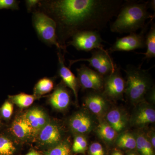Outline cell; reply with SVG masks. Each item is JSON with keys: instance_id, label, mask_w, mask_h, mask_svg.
<instances>
[{"instance_id": "6da1fadb", "label": "cell", "mask_w": 155, "mask_h": 155, "mask_svg": "<svg viewBox=\"0 0 155 155\" xmlns=\"http://www.w3.org/2000/svg\"><path fill=\"white\" fill-rule=\"evenodd\" d=\"M123 0H53L40 1L39 10L54 20L58 44L67 52V40L84 31H99L116 17Z\"/></svg>"}, {"instance_id": "7a4b0ae2", "label": "cell", "mask_w": 155, "mask_h": 155, "mask_svg": "<svg viewBox=\"0 0 155 155\" xmlns=\"http://www.w3.org/2000/svg\"><path fill=\"white\" fill-rule=\"evenodd\" d=\"M148 1H126L123 3L116 19L110 25V30L120 34L135 32L146 24L147 19H153L155 14L148 11Z\"/></svg>"}, {"instance_id": "3957f363", "label": "cell", "mask_w": 155, "mask_h": 155, "mask_svg": "<svg viewBox=\"0 0 155 155\" xmlns=\"http://www.w3.org/2000/svg\"><path fill=\"white\" fill-rule=\"evenodd\" d=\"M127 81L125 93L127 98L132 103L142 101L147 92L152 87V81L147 70L128 65L124 69Z\"/></svg>"}, {"instance_id": "277c9868", "label": "cell", "mask_w": 155, "mask_h": 155, "mask_svg": "<svg viewBox=\"0 0 155 155\" xmlns=\"http://www.w3.org/2000/svg\"><path fill=\"white\" fill-rule=\"evenodd\" d=\"M32 25L39 39L48 45H55L61 49L58 44L56 22L40 10H34L32 16Z\"/></svg>"}, {"instance_id": "5b68a950", "label": "cell", "mask_w": 155, "mask_h": 155, "mask_svg": "<svg viewBox=\"0 0 155 155\" xmlns=\"http://www.w3.org/2000/svg\"><path fill=\"white\" fill-rule=\"evenodd\" d=\"M86 61L89 66L95 69L96 71L104 77L113 72L116 65L106 50L95 49L91 51V56L88 58H81L69 61V67L76 62Z\"/></svg>"}, {"instance_id": "8992f818", "label": "cell", "mask_w": 155, "mask_h": 155, "mask_svg": "<svg viewBox=\"0 0 155 155\" xmlns=\"http://www.w3.org/2000/svg\"><path fill=\"white\" fill-rule=\"evenodd\" d=\"M72 40L67 42V47L72 45L78 51L88 52L95 49L104 50L102 42L104 41L98 31H84L75 34Z\"/></svg>"}, {"instance_id": "52a82bcc", "label": "cell", "mask_w": 155, "mask_h": 155, "mask_svg": "<svg viewBox=\"0 0 155 155\" xmlns=\"http://www.w3.org/2000/svg\"><path fill=\"white\" fill-rule=\"evenodd\" d=\"M153 19L150 20L141 28L139 33L132 32L127 36L117 38L116 42L110 48L111 53L116 51L129 52L138 49L146 48L145 33L147 31L149 25Z\"/></svg>"}, {"instance_id": "ba28073f", "label": "cell", "mask_w": 155, "mask_h": 155, "mask_svg": "<svg viewBox=\"0 0 155 155\" xmlns=\"http://www.w3.org/2000/svg\"><path fill=\"white\" fill-rule=\"evenodd\" d=\"M104 95L111 98L120 99L125 93V82L120 73V67L115 69L104 78Z\"/></svg>"}, {"instance_id": "9c48e42d", "label": "cell", "mask_w": 155, "mask_h": 155, "mask_svg": "<svg viewBox=\"0 0 155 155\" xmlns=\"http://www.w3.org/2000/svg\"><path fill=\"white\" fill-rule=\"evenodd\" d=\"M78 81L84 89L99 91L103 88L104 77L97 71L85 64H82L77 69Z\"/></svg>"}, {"instance_id": "30bf717a", "label": "cell", "mask_w": 155, "mask_h": 155, "mask_svg": "<svg viewBox=\"0 0 155 155\" xmlns=\"http://www.w3.org/2000/svg\"><path fill=\"white\" fill-rule=\"evenodd\" d=\"M58 74L62 78L64 83L73 92L76 99L78 98V81L75 75L65 64L64 55L62 54L61 50L58 49Z\"/></svg>"}, {"instance_id": "8fae6325", "label": "cell", "mask_w": 155, "mask_h": 155, "mask_svg": "<svg viewBox=\"0 0 155 155\" xmlns=\"http://www.w3.org/2000/svg\"><path fill=\"white\" fill-rule=\"evenodd\" d=\"M39 140L42 144L54 146L60 143L61 134L57 125L48 123L39 132Z\"/></svg>"}, {"instance_id": "7c38bea8", "label": "cell", "mask_w": 155, "mask_h": 155, "mask_svg": "<svg viewBox=\"0 0 155 155\" xmlns=\"http://www.w3.org/2000/svg\"><path fill=\"white\" fill-rule=\"evenodd\" d=\"M69 126L75 133L85 134L91 131L93 122L89 116L84 113H77L70 119Z\"/></svg>"}, {"instance_id": "4fadbf2b", "label": "cell", "mask_w": 155, "mask_h": 155, "mask_svg": "<svg viewBox=\"0 0 155 155\" xmlns=\"http://www.w3.org/2000/svg\"><path fill=\"white\" fill-rule=\"evenodd\" d=\"M50 104L55 109L63 110L68 107L71 101L69 91L63 85L55 89L49 97Z\"/></svg>"}, {"instance_id": "5bb4252c", "label": "cell", "mask_w": 155, "mask_h": 155, "mask_svg": "<svg viewBox=\"0 0 155 155\" xmlns=\"http://www.w3.org/2000/svg\"><path fill=\"white\" fill-rule=\"evenodd\" d=\"M24 116L31 125L34 134H38L48 123L47 116L45 112L38 108L31 109L26 112Z\"/></svg>"}, {"instance_id": "9a60e30c", "label": "cell", "mask_w": 155, "mask_h": 155, "mask_svg": "<svg viewBox=\"0 0 155 155\" xmlns=\"http://www.w3.org/2000/svg\"><path fill=\"white\" fill-rule=\"evenodd\" d=\"M85 104L91 112L97 115L102 114L107 105L104 95L99 92H92L85 98Z\"/></svg>"}, {"instance_id": "2e32d148", "label": "cell", "mask_w": 155, "mask_h": 155, "mask_svg": "<svg viewBox=\"0 0 155 155\" xmlns=\"http://www.w3.org/2000/svg\"><path fill=\"white\" fill-rule=\"evenodd\" d=\"M11 130L14 135L20 139L28 138L34 134L31 125L25 116L17 117L12 123Z\"/></svg>"}, {"instance_id": "e0dca14e", "label": "cell", "mask_w": 155, "mask_h": 155, "mask_svg": "<svg viewBox=\"0 0 155 155\" xmlns=\"http://www.w3.org/2000/svg\"><path fill=\"white\" fill-rule=\"evenodd\" d=\"M155 121V110L150 106H141L132 116V124L139 127L154 123Z\"/></svg>"}, {"instance_id": "ac0fdd59", "label": "cell", "mask_w": 155, "mask_h": 155, "mask_svg": "<svg viewBox=\"0 0 155 155\" xmlns=\"http://www.w3.org/2000/svg\"><path fill=\"white\" fill-rule=\"evenodd\" d=\"M107 120L109 125L116 130L120 132L125 128L127 124L126 116L122 111L117 109L111 110L107 115Z\"/></svg>"}, {"instance_id": "d6986e66", "label": "cell", "mask_w": 155, "mask_h": 155, "mask_svg": "<svg viewBox=\"0 0 155 155\" xmlns=\"http://www.w3.org/2000/svg\"><path fill=\"white\" fill-rule=\"evenodd\" d=\"M145 45L147 51L145 53H140L144 55L143 60L149 61L155 58V25L153 23L148 32L145 35Z\"/></svg>"}, {"instance_id": "ffe728a7", "label": "cell", "mask_w": 155, "mask_h": 155, "mask_svg": "<svg viewBox=\"0 0 155 155\" xmlns=\"http://www.w3.org/2000/svg\"><path fill=\"white\" fill-rule=\"evenodd\" d=\"M54 87L52 79L45 77L40 79L35 84L34 88L35 96L40 97L50 92Z\"/></svg>"}, {"instance_id": "44dd1931", "label": "cell", "mask_w": 155, "mask_h": 155, "mask_svg": "<svg viewBox=\"0 0 155 155\" xmlns=\"http://www.w3.org/2000/svg\"><path fill=\"white\" fill-rule=\"evenodd\" d=\"M136 140V148L142 155H154L152 145L144 134H138Z\"/></svg>"}, {"instance_id": "7402d4cb", "label": "cell", "mask_w": 155, "mask_h": 155, "mask_svg": "<svg viewBox=\"0 0 155 155\" xmlns=\"http://www.w3.org/2000/svg\"><path fill=\"white\" fill-rule=\"evenodd\" d=\"M116 130L107 123L102 122L98 126L97 133L101 138L106 141L111 142L115 139Z\"/></svg>"}, {"instance_id": "603a6c76", "label": "cell", "mask_w": 155, "mask_h": 155, "mask_svg": "<svg viewBox=\"0 0 155 155\" xmlns=\"http://www.w3.org/2000/svg\"><path fill=\"white\" fill-rule=\"evenodd\" d=\"M9 98L12 102L21 108L29 107L33 104L35 99V96L22 93L11 96L9 97Z\"/></svg>"}, {"instance_id": "cb8c5ba5", "label": "cell", "mask_w": 155, "mask_h": 155, "mask_svg": "<svg viewBox=\"0 0 155 155\" xmlns=\"http://www.w3.org/2000/svg\"><path fill=\"white\" fill-rule=\"evenodd\" d=\"M118 146L122 148L133 150L136 147V140L132 134L129 133L122 134L116 141Z\"/></svg>"}, {"instance_id": "d4e9b609", "label": "cell", "mask_w": 155, "mask_h": 155, "mask_svg": "<svg viewBox=\"0 0 155 155\" xmlns=\"http://www.w3.org/2000/svg\"><path fill=\"white\" fill-rule=\"evenodd\" d=\"M70 145L67 142H62L45 152V155H70Z\"/></svg>"}, {"instance_id": "484cf974", "label": "cell", "mask_w": 155, "mask_h": 155, "mask_svg": "<svg viewBox=\"0 0 155 155\" xmlns=\"http://www.w3.org/2000/svg\"><path fill=\"white\" fill-rule=\"evenodd\" d=\"M16 148L13 142L5 136H0V155H12Z\"/></svg>"}, {"instance_id": "4316f807", "label": "cell", "mask_w": 155, "mask_h": 155, "mask_svg": "<svg viewBox=\"0 0 155 155\" xmlns=\"http://www.w3.org/2000/svg\"><path fill=\"white\" fill-rule=\"evenodd\" d=\"M87 147L86 138L81 135L77 136L74 139L72 149L74 152L83 153L85 152Z\"/></svg>"}, {"instance_id": "83f0119b", "label": "cell", "mask_w": 155, "mask_h": 155, "mask_svg": "<svg viewBox=\"0 0 155 155\" xmlns=\"http://www.w3.org/2000/svg\"><path fill=\"white\" fill-rule=\"evenodd\" d=\"M14 106L11 102L6 101L1 108V114L4 119H8L13 114Z\"/></svg>"}, {"instance_id": "f1b7e54d", "label": "cell", "mask_w": 155, "mask_h": 155, "mask_svg": "<svg viewBox=\"0 0 155 155\" xmlns=\"http://www.w3.org/2000/svg\"><path fill=\"white\" fill-rule=\"evenodd\" d=\"M19 1L17 0H0V10L11 9L18 10L19 9Z\"/></svg>"}, {"instance_id": "f546056e", "label": "cell", "mask_w": 155, "mask_h": 155, "mask_svg": "<svg viewBox=\"0 0 155 155\" xmlns=\"http://www.w3.org/2000/svg\"><path fill=\"white\" fill-rule=\"evenodd\" d=\"M90 155H104V152L102 146L99 143L95 142L91 145L89 148Z\"/></svg>"}, {"instance_id": "4dcf8cb0", "label": "cell", "mask_w": 155, "mask_h": 155, "mask_svg": "<svg viewBox=\"0 0 155 155\" xmlns=\"http://www.w3.org/2000/svg\"><path fill=\"white\" fill-rule=\"evenodd\" d=\"M40 1L38 0H26L25 1V6L27 11L30 13L34 9H35L37 6H38Z\"/></svg>"}, {"instance_id": "1f68e13d", "label": "cell", "mask_w": 155, "mask_h": 155, "mask_svg": "<svg viewBox=\"0 0 155 155\" xmlns=\"http://www.w3.org/2000/svg\"><path fill=\"white\" fill-rule=\"evenodd\" d=\"M147 6L148 9H151L153 11H155V1L152 0V1H148Z\"/></svg>"}, {"instance_id": "d6a6232c", "label": "cell", "mask_w": 155, "mask_h": 155, "mask_svg": "<svg viewBox=\"0 0 155 155\" xmlns=\"http://www.w3.org/2000/svg\"><path fill=\"white\" fill-rule=\"evenodd\" d=\"M151 143L153 147L154 148L155 147V137L154 134H153L151 136Z\"/></svg>"}, {"instance_id": "836d02e7", "label": "cell", "mask_w": 155, "mask_h": 155, "mask_svg": "<svg viewBox=\"0 0 155 155\" xmlns=\"http://www.w3.org/2000/svg\"><path fill=\"white\" fill-rule=\"evenodd\" d=\"M25 155H41L40 154L35 151L32 150L28 152Z\"/></svg>"}, {"instance_id": "e575fe53", "label": "cell", "mask_w": 155, "mask_h": 155, "mask_svg": "<svg viewBox=\"0 0 155 155\" xmlns=\"http://www.w3.org/2000/svg\"><path fill=\"white\" fill-rule=\"evenodd\" d=\"M112 155H123L121 153L119 152H116L114 153H113Z\"/></svg>"}, {"instance_id": "d590c367", "label": "cell", "mask_w": 155, "mask_h": 155, "mask_svg": "<svg viewBox=\"0 0 155 155\" xmlns=\"http://www.w3.org/2000/svg\"><path fill=\"white\" fill-rule=\"evenodd\" d=\"M128 155H137L136 154L134 153H131L129 154Z\"/></svg>"}]
</instances>
